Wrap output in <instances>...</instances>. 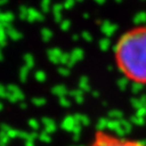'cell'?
I'll return each instance as SVG.
<instances>
[{
    "mask_svg": "<svg viewBox=\"0 0 146 146\" xmlns=\"http://www.w3.org/2000/svg\"><path fill=\"white\" fill-rule=\"evenodd\" d=\"M115 61L121 73L137 84H146V27L124 33L115 46Z\"/></svg>",
    "mask_w": 146,
    "mask_h": 146,
    "instance_id": "obj_1",
    "label": "cell"
},
{
    "mask_svg": "<svg viewBox=\"0 0 146 146\" xmlns=\"http://www.w3.org/2000/svg\"><path fill=\"white\" fill-rule=\"evenodd\" d=\"M89 146H146L137 140L126 139L112 133L98 130L94 133Z\"/></svg>",
    "mask_w": 146,
    "mask_h": 146,
    "instance_id": "obj_2",
    "label": "cell"
}]
</instances>
